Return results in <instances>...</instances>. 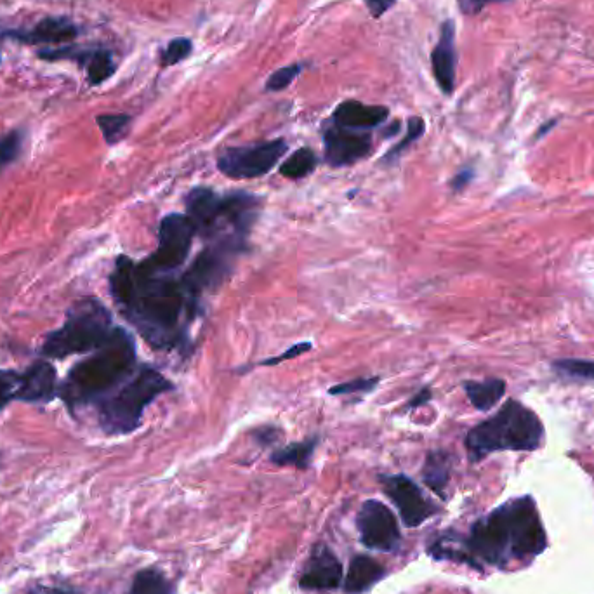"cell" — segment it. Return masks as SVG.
<instances>
[{"mask_svg": "<svg viewBox=\"0 0 594 594\" xmlns=\"http://www.w3.org/2000/svg\"><path fill=\"white\" fill-rule=\"evenodd\" d=\"M108 285L120 315L152 348L171 351L185 346L186 324L197 315L200 304L181 278L152 271L143 261L122 254L115 259Z\"/></svg>", "mask_w": 594, "mask_h": 594, "instance_id": "1", "label": "cell"}, {"mask_svg": "<svg viewBox=\"0 0 594 594\" xmlns=\"http://www.w3.org/2000/svg\"><path fill=\"white\" fill-rule=\"evenodd\" d=\"M457 560L480 567L506 568L541 555L548 546L546 530L532 497H518L480 518L462 542Z\"/></svg>", "mask_w": 594, "mask_h": 594, "instance_id": "2", "label": "cell"}, {"mask_svg": "<svg viewBox=\"0 0 594 594\" xmlns=\"http://www.w3.org/2000/svg\"><path fill=\"white\" fill-rule=\"evenodd\" d=\"M136 360V341L126 329L115 327L99 350L73 365L60 383L58 398L75 416V410L99 402L124 383L138 369Z\"/></svg>", "mask_w": 594, "mask_h": 594, "instance_id": "3", "label": "cell"}, {"mask_svg": "<svg viewBox=\"0 0 594 594\" xmlns=\"http://www.w3.org/2000/svg\"><path fill=\"white\" fill-rule=\"evenodd\" d=\"M185 205L197 237L207 240V244L230 238L247 245L263 198L245 192L219 195L207 186H195L186 195Z\"/></svg>", "mask_w": 594, "mask_h": 594, "instance_id": "4", "label": "cell"}, {"mask_svg": "<svg viewBox=\"0 0 594 594\" xmlns=\"http://www.w3.org/2000/svg\"><path fill=\"white\" fill-rule=\"evenodd\" d=\"M544 442V424L534 410L518 400H508L494 416L485 419L466 435V449L473 462L494 452H534Z\"/></svg>", "mask_w": 594, "mask_h": 594, "instance_id": "5", "label": "cell"}, {"mask_svg": "<svg viewBox=\"0 0 594 594\" xmlns=\"http://www.w3.org/2000/svg\"><path fill=\"white\" fill-rule=\"evenodd\" d=\"M172 390L174 384L160 370L141 365L112 393L94 403L99 428L108 436L131 435L141 426L146 407Z\"/></svg>", "mask_w": 594, "mask_h": 594, "instance_id": "6", "label": "cell"}, {"mask_svg": "<svg viewBox=\"0 0 594 594\" xmlns=\"http://www.w3.org/2000/svg\"><path fill=\"white\" fill-rule=\"evenodd\" d=\"M112 313L96 297H82L66 310L60 329L47 334L40 355L49 360H65L72 355L93 353L112 337Z\"/></svg>", "mask_w": 594, "mask_h": 594, "instance_id": "7", "label": "cell"}, {"mask_svg": "<svg viewBox=\"0 0 594 594\" xmlns=\"http://www.w3.org/2000/svg\"><path fill=\"white\" fill-rule=\"evenodd\" d=\"M245 245L235 240H216L209 242L204 251L198 254L190 268L181 277L186 291L200 304L205 292L214 291L223 284L238 254L244 252Z\"/></svg>", "mask_w": 594, "mask_h": 594, "instance_id": "8", "label": "cell"}, {"mask_svg": "<svg viewBox=\"0 0 594 594\" xmlns=\"http://www.w3.org/2000/svg\"><path fill=\"white\" fill-rule=\"evenodd\" d=\"M58 372L51 362L37 360L27 370H0V410L9 403H49L58 398Z\"/></svg>", "mask_w": 594, "mask_h": 594, "instance_id": "9", "label": "cell"}, {"mask_svg": "<svg viewBox=\"0 0 594 594\" xmlns=\"http://www.w3.org/2000/svg\"><path fill=\"white\" fill-rule=\"evenodd\" d=\"M287 150L289 145L285 139L233 146L219 155L218 169L230 179L263 178L284 159Z\"/></svg>", "mask_w": 594, "mask_h": 594, "instance_id": "10", "label": "cell"}, {"mask_svg": "<svg viewBox=\"0 0 594 594\" xmlns=\"http://www.w3.org/2000/svg\"><path fill=\"white\" fill-rule=\"evenodd\" d=\"M195 237L197 231L188 216L178 212L167 214L160 221L159 247L150 258L143 259V264L157 273H174L186 263Z\"/></svg>", "mask_w": 594, "mask_h": 594, "instance_id": "11", "label": "cell"}, {"mask_svg": "<svg viewBox=\"0 0 594 594\" xmlns=\"http://www.w3.org/2000/svg\"><path fill=\"white\" fill-rule=\"evenodd\" d=\"M357 527L363 546L369 549L391 553L400 546V527L393 511L383 502H363L357 515Z\"/></svg>", "mask_w": 594, "mask_h": 594, "instance_id": "12", "label": "cell"}, {"mask_svg": "<svg viewBox=\"0 0 594 594\" xmlns=\"http://www.w3.org/2000/svg\"><path fill=\"white\" fill-rule=\"evenodd\" d=\"M384 494L395 504L405 527L416 528L435 515V504L424 497L419 485L405 475H383L379 478Z\"/></svg>", "mask_w": 594, "mask_h": 594, "instance_id": "13", "label": "cell"}, {"mask_svg": "<svg viewBox=\"0 0 594 594\" xmlns=\"http://www.w3.org/2000/svg\"><path fill=\"white\" fill-rule=\"evenodd\" d=\"M372 134L370 131H355L346 127L334 126L329 122L324 131L325 164L330 167H346L360 162L372 153Z\"/></svg>", "mask_w": 594, "mask_h": 594, "instance_id": "14", "label": "cell"}, {"mask_svg": "<svg viewBox=\"0 0 594 594\" xmlns=\"http://www.w3.org/2000/svg\"><path fill=\"white\" fill-rule=\"evenodd\" d=\"M343 581V565L327 546L311 551L299 577V588L304 591H332Z\"/></svg>", "mask_w": 594, "mask_h": 594, "instance_id": "15", "label": "cell"}, {"mask_svg": "<svg viewBox=\"0 0 594 594\" xmlns=\"http://www.w3.org/2000/svg\"><path fill=\"white\" fill-rule=\"evenodd\" d=\"M456 65V25L454 21L447 20L440 28V40L431 54V66H433L436 84L447 96L454 93L456 89Z\"/></svg>", "mask_w": 594, "mask_h": 594, "instance_id": "16", "label": "cell"}, {"mask_svg": "<svg viewBox=\"0 0 594 594\" xmlns=\"http://www.w3.org/2000/svg\"><path fill=\"white\" fill-rule=\"evenodd\" d=\"M390 117V110L386 106L363 105L355 99H348L336 106L330 122L334 126L355 129V131H372L384 124Z\"/></svg>", "mask_w": 594, "mask_h": 594, "instance_id": "17", "label": "cell"}, {"mask_svg": "<svg viewBox=\"0 0 594 594\" xmlns=\"http://www.w3.org/2000/svg\"><path fill=\"white\" fill-rule=\"evenodd\" d=\"M79 28L68 18H46L40 21L30 32H11L7 37L23 44H66L77 39Z\"/></svg>", "mask_w": 594, "mask_h": 594, "instance_id": "18", "label": "cell"}, {"mask_svg": "<svg viewBox=\"0 0 594 594\" xmlns=\"http://www.w3.org/2000/svg\"><path fill=\"white\" fill-rule=\"evenodd\" d=\"M386 570L379 561L370 556L360 555L353 558L350 570L344 581V591L348 594H362L369 591L376 582L383 579Z\"/></svg>", "mask_w": 594, "mask_h": 594, "instance_id": "19", "label": "cell"}, {"mask_svg": "<svg viewBox=\"0 0 594 594\" xmlns=\"http://www.w3.org/2000/svg\"><path fill=\"white\" fill-rule=\"evenodd\" d=\"M462 388L468 395L469 402L480 412H489L499 403L502 396L506 395V383L499 377H490L482 383L466 381Z\"/></svg>", "mask_w": 594, "mask_h": 594, "instance_id": "20", "label": "cell"}, {"mask_svg": "<svg viewBox=\"0 0 594 594\" xmlns=\"http://www.w3.org/2000/svg\"><path fill=\"white\" fill-rule=\"evenodd\" d=\"M423 480L429 489L440 497H445V487L450 480V456L442 450H435L426 457L423 468Z\"/></svg>", "mask_w": 594, "mask_h": 594, "instance_id": "21", "label": "cell"}, {"mask_svg": "<svg viewBox=\"0 0 594 594\" xmlns=\"http://www.w3.org/2000/svg\"><path fill=\"white\" fill-rule=\"evenodd\" d=\"M79 65L86 68L87 80L91 86L103 84L117 70V66L113 63L112 53L105 49H84Z\"/></svg>", "mask_w": 594, "mask_h": 594, "instance_id": "22", "label": "cell"}, {"mask_svg": "<svg viewBox=\"0 0 594 594\" xmlns=\"http://www.w3.org/2000/svg\"><path fill=\"white\" fill-rule=\"evenodd\" d=\"M318 438H308L304 442L291 443L287 447L275 450L271 454V462L278 464V466H296L299 469H306L310 466L311 457L315 454L317 449Z\"/></svg>", "mask_w": 594, "mask_h": 594, "instance_id": "23", "label": "cell"}, {"mask_svg": "<svg viewBox=\"0 0 594 594\" xmlns=\"http://www.w3.org/2000/svg\"><path fill=\"white\" fill-rule=\"evenodd\" d=\"M317 165V153L308 146H303L297 152L292 153L289 159L284 160V164L280 165L278 172H280V176L287 179H303L313 174Z\"/></svg>", "mask_w": 594, "mask_h": 594, "instance_id": "24", "label": "cell"}, {"mask_svg": "<svg viewBox=\"0 0 594 594\" xmlns=\"http://www.w3.org/2000/svg\"><path fill=\"white\" fill-rule=\"evenodd\" d=\"M127 594H174V589L160 570L146 568L136 574Z\"/></svg>", "mask_w": 594, "mask_h": 594, "instance_id": "25", "label": "cell"}, {"mask_svg": "<svg viewBox=\"0 0 594 594\" xmlns=\"http://www.w3.org/2000/svg\"><path fill=\"white\" fill-rule=\"evenodd\" d=\"M96 122L103 132L106 143L113 146L126 138L132 119L131 115L126 113H106V115H99Z\"/></svg>", "mask_w": 594, "mask_h": 594, "instance_id": "26", "label": "cell"}, {"mask_svg": "<svg viewBox=\"0 0 594 594\" xmlns=\"http://www.w3.org/2000/svg\"><path fill=\"white\" fill-rule=\"evenodd\" d=\"M424 131H426V122L421 117H412V119H409L405 136H403L402 141L398 145L393 146L390 152L384 155L383 160H381L383 165L395 164L396 160L400 159L403 153L407 152L410 146L414 145L417 139L423 136Z\"/></svg>", "mask_w": 594, "mask_h": 594, "instance_id": "27", "label": "cell"}, {"mask_svg": "<svg viewBox=\"0 0 594 594\" xmlns=\"http://www.w3.org/2000/svg\"><path fill=\"white\" fill-rule=\"evenodd\" d=\"M551 367L563 377L594 381V360L560 358V360H555V362L551 363Z\"/></svg>", "mask_w": 594, "mask_h": 594, "instance_id": "28", "label": "cell"}, {"mask_svg": "<svg viewBox=\"0 0 594 594\" xmlns=\"http://www.w3.org/2000/svg\"><path fill=\"white\" fill-rule=\"evenodd\" d=\"M23 145H25V132L20 129L0 136V171H4L7 165L14 164L20 159Z\"/></svg>", "mask_w": 594, "mask_h": 594, "instance_id": "29", "label": "cell"}, {"mask_svg": "<svg viewBox=\"0 0 594 594\" xmlns=\"http://www.w3.org/2000/svg\"><path fill=\"white\" fill-rule=\"evenodd\" d=\"M193 51L192 40L188 37H179L169 42V46L165 47L164 51L160 53V66L167 68V66H174L186 60Z\"/></svg>", "mask_w": 594, "mask_h": 594, "instance_id": "30", "label": "cell"}, {"mask_svg": "<svg viewBox=\"0 0 594 594\" xmlns=\"http://www.w3.org/2000/svg\"><path fill=\"white\" fill-rule=\"evenodd\" d=\"M381 383V377H358V379H351L346 383L336 384L329 390V395H355V393H370L377 388V384Z\"/></svg>", "mask_w": 594, "mask_h": 594, "instance_id": "31", "label": "cell"}, {"mask_svg": "<svg viewBox=\"0 0 594 594\" xmlns=\"http://www.w3.org/2000/svg\"><path fill=\"white\" fill-rule=\"evenodd\" d=\"M301 70H303V66L297 65V63L278 68L277 72L271 73L270 79L266 80V91H273V93L284 91L291 86L292 80L296 79Z\"/></svg>", "mask_w": 594, "mask_h": 594, "instance_id": "32", "label": "cell"}, {"mask_svg": "<svg viewBox=\"0 0 594 594\" xmlns=\"http://www.w3.org/2000/svg\"><path fill=\"white\" fill-rule=\"evenodd\" d=\"M311 348H313V344L308 343V341H304V343H297L294 344V346H291L289 350L284 351L282 355H278V357L261 360L259 365H261V367H275V365H278V363L287 362V360H292V358L301 357V355H304V353H308Z\"/></svg>", "mask_w": 594, "mask_h": 594, "instance_id": "33", "label": "cell"}, {"mask_svg": "<svg viewBox=\"0 0 594 594\" xmlns=\"http://www.w3.org/2000/svg\"><path fill=\"white\" fill-rule=\"evenodd\" d=\"M497 2H508V0H457V6L462 14H478L483 7Z\"/></svg>", "mask_w": 594, "mask_h": 594, "instance_id": "34", "label": "cell"}, {"mask_svg": "<svg viewBox=\"0 0 594 594\" xmlns=\"http://www.w3.org/2000/svg\"><path fill=\"white\" fill-rule=\"evenodd\" d=\"M473 178H475L473 169H462V171L457 172L454 179L450 181V188H452L454 192H461V190H464V188L471 183V179Z\"/></svg>", "mask_w": 594, "mask_h": 594, "instance_id": "35", "label": "cell"}, {"mask_svg": "<svg viewBox=\"0 0 594 594\" xmlns=\"http://www.w3.org/2000/svg\"><path fill=\"white\" fill-rule=\"evenodd\" d=\"M433 398V393L429 388H423V390L417 391L416 395L412 396V400L409 402V409H419Z\"/></svg>", "mask_w": 594, "mask_h": 594, "instance_id": "36", "label": "cell"}, {"mask_svg": "<svg viewBox=\"0 0 594 594\" xmlns=\"http://www.w3.org/2000/svg\"><path fill=\"white\" fill-rule=\"evenodd\" d=\"M363 2H365V6L369 7V11L374 18L383 16L391 7L386 0H363Z\"/></svg>", "mask_w": 594, "mask_h": 594, "instance_id": "37", "label": "cell"}, {"mask_svg": "<svg viewBox=\"0 0 594 594\" xmlns=\"http://www.w3.org/2000/svg\"><path fill=\"white\" fill-rule=\"evenodd\" d=\"M278 438V431L275 428H264L258 431V440H264V443H273Z\"/></svg>", "mask_w": 594, "mask_h": 594, "instance_id": "38", "label": "cell"}, {"mask_svg": "<svg viewBox=\"0 0 594 594\" xmlns=\"http://www.w3.org/2000/svg\"><path fill=\"white\" fill-rule=\"evenodd\" d=\"M30 594H72L68 593V591H63V589H56V588H44V586H39V588L32 589Z\"/></svg>", "mask_w": 594, "mask_h": 594, "instance_id": "39", "label": "cell"}, {"mask_svg": "<svg viewBox=\"0 0 594 594\" xmlns=\"http://www.w3.org/2000/svg\"><path fill=\"white\" fill-rule=\"evenodd\" d=\"M553 126H556V120H551V122H548V126L539 129V132H537V138H539V136H544V134H546V132H548Z\"/></svg>", "mask_w": 594, "mask_h": 594, "instance_id": "40", "label": "cell"}, {"mask_svg": "<svg viewBox=\"0 0 594 594\" xmlns=\"http://www.w3.org/2000/svg\"><path fill=\"white\" fill-rule=\"evenodd\" d=\"M386 2H388V4H390V6H393V4H395L396 0H386Z\"/></svg>", "mask_w": 594, "mask_h": 594, "instance_id": "41", "label": "cell"}]
</instances>
